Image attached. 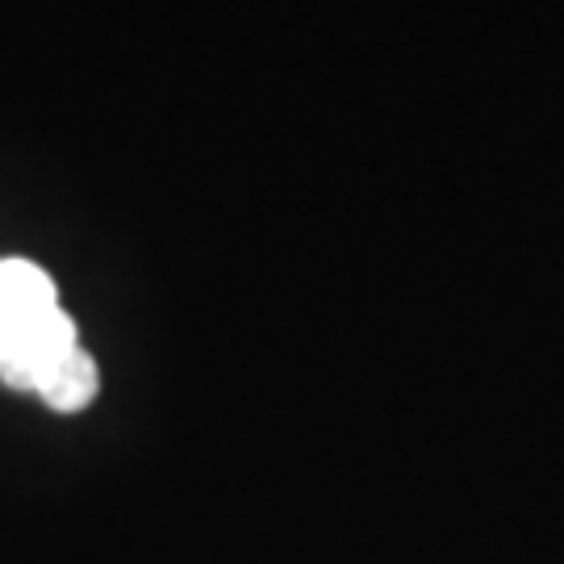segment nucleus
<instances>
[{
	"instance_id": "obj_3",
	"label": "nucleus",
	"mask_w": 564,
	"mask_h": 564,
	"mask_svg": "<svg viewBox=\"0 0 564 564\" xmlns=\"http://www.w3.org/2000/svg\"><path fill=\"white\" fill-rule=\"evenodd\" d=\"M55 305H59V289L42 263L25 260V256H0V310L39 314V310H55Z\"/></svg>"
},
{
	"instance_id": "obj_2",
	"label": "nucleus",
	"mask_w": 564,
	"mask_h": 564,
	"mask_svg": "<svg viewBox=\"0 0 564 564\" xmlns=\"http://www.w3.org/2000/svg\"><path fill=\"white\" fill-rule=\"evenodd\" d=\"M42 398L46 410H55V414H80L88 405L97 402V393H101V372H97V360L76 347V351H67L46 377L42 384L34 389Z\"/></svg>"
},
{
	"instance_id": "obj_1",
	"label": "nucleus",
	"mask_w": 564,
	"mask_h": 564,
	"mask_svg": "<svg viewBox=\"0 0 564 564\" xmlns=\"http://www.w3.org/2000/svg\"><path fill=\"white\" fill-rule=\"evenodd\" d=\"M76 347H80V330L63 305L39 310V314L0 310V381L9 389L34 393L42 377Z\"/></svg>"
}]
</instances>
